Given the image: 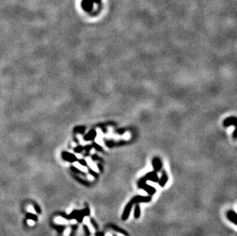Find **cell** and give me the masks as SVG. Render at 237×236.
Instances as JSON below:
<instances>
[{"label": "cell", "mask_w": 237, "mask_h": 236, "mask_svg": "<svg viewBox=\"0 0 237 236\" xmlns=\"http://www.w3.org/2000/svg\"><path fill=\"white\" fill-rule=\"evenodd\" d=\"M113 236H117V235H113Z\"/></svg>", "instance_id": "cell-21"}, {"label": "cell", "mask_w": 237, "mask_h": 236, "mask_svg": "<svg viewBox=\"0 0 237 236\" xmlns=\"http://www.w3.org/2000/svg\"><path fill=\"white\" fill-rule=\"evenodd\" d=\"M152 164H153V167H154V170H155V172H158V171H160V170L161 167H162V163H161V161H160V159H159V158L156 157V158H154V159H153Z\"/></svg>", "instance_id": "cell-5"}, {"label": "cell", "mask_w": 237, "mask_h": 236, "mask_svg": "<svg viewBox=\"0 0 237 236\" xmlns=\"http://www.w3.org/2000/svg\"><path fill=\"white\" fill-rule=\"evenodd\" d=\"M90 221H91V225L93 226V227L97 230V229H99V227H98V225H97V222H95V220H94V218H91V219H90Z\"/></svg>", "instance_id": "cell-13"}, {"label": "cell", "mask_w": 237, "mask_h": 236, "mask_svg": "<svg viewBox=\"0 0 237 236\" xmlns=\"http://www.w3.org/2000/svg\"><path fill=\"white\" fill-rule=\"evenodd\" d=\"M140 216V207L137 203L135 206V209H134V218H139Z\"/></svg>", "instance_id": "cell-9"}, {"label": "cell", "mask_w": 237, "mask_h": 236, "mask_svg": "<svg viewBox=\"0 0 237 236\" xmlns=\"http://www.w3.org/2000/svg\"><path fill=\"white\" fill-rule=\"evenodd\" d=\"M27 223H28V225H29V226H35V222L32 219H28Z\"/></svg>", "instance_id": "cell-16"}, {"label": "cell", "mask_w": 237, "mask_h": 236, "mask_svg": "<svg viewBox=\"0 0 237 236\" xmlns=\"http://www.w3.org/2000/svg\"><path fill=\"white\" fill-rule=\"evenodd\" d=\"M151 200V195H148V196L137 195V196L134 197L131 201L132 202L133 204H134V203H148V202H150Z\"/></svg>", "instance_id": "cell-2"}, {"label": "cell", "mask_w": 237, "mask_h": 236, "mask_svg": "<svg viewBox=\"0 0 237 236\" xmlns=\"http://www.w3.org/2000/svg\"><path fill=\"white\" fill-rule=\"evenodd\" d=\"M167 180H168V177H167V175L166 174L165 172H163L162 173V176H161L160 179H159V184L160 186H161V187H164V186L166 185V183H167Z\"/></svg>", "instance_id": "cell-7"}, {"label": "cell", "mask_w": 237, "mask_h": 236, "mask_svg": "<svg viewBox=\"0 0 237 236\" xmlns=\"http://www.w3.org/2000/svg\"><path fill=\"white\" fill-rule=\"evenodd\" d=\"M111 228H112V229H114V230H115L116 232H120V233L123 234V235H125V236H128V232H126L124 230H123V229H119V228H118V227H117V226H111Z\"/></svg>", "instance_id": "cell-11"}, {"label": "cell", "mask_w": 237, "mask_h": 236, "mask_svg": "<svg viewBox=\"0 0 237 236\" xmlns=\"http://www.w3.org/2000/svg\"><path fill=\"white\" fill-rule=\"evenodd\" d=\"M132 206H133L132 202L130 201V203H128V204L126 206V207H125L124 210V212H123V215H122V219H123L124 221L128 219V217H129L131 209H132Z\"/></svg>", "instance_id": "cell-3"}, {"label": "cell", "mask_w": 237, "mask_h": 236, "mask_svg": "<svg viewBox=\"0 0 237 236\" xmlns=\"http://www.w3.org/2000/svg\"><path fill=\"white\" fill-rule=\"evenodd\" d=\"M97 167H98V168L100 169L101 171H103V168H101V165H97Z\"/></svg>", "instance_id": "cell-20"}, {"label": "cell", "mask_w": 237, "mask_h": 236, "mask_svg": "<svg viewBox=\"0 0 237 236\" xmlns=\"http://www.w3.org/2000/svg\"><path fill=\"white\" fill-rule=\"evenodd\" d=\"M84 228H85V231H86V232H87V235H88V236H90V235H91V231H90L89 228L88 227V226H86V225H85V226H84Z\"/></svg>", "instance_id": "cell-14"}, {"label": "cell", "mask_w": 237, "mask_h": 236, "mask_svg": "<svg viewBox=\"0 0 237 236\" xmlns=\"http://www.w3.org/2000/svg\"><path fill=\"white\" fill-rule=\"evenodd\" d=\"M236 117H230L228 118L227 120H226L224 121V125L225 126H229L230 124H236Z\"/></svg>", "instance_id": "cell-8"}, {"label": "cell", "mask_w": 237, "mask_h": 236, "mask_svg": "<svg viewBox=\"0 0 237 236\" xmlns=\"http://www.w3.org/2000/svg\"><path fill=\"white\" fill-rule=\"evenodd\" d=\"M227 218L230 222L234 223L235 225H237V215L234 211H229L227 212Z\"/></svg>", "instance_id": "cell-6"}, {"label": "cell", "mask_w": 237, "mask_h": 236, "mask_svg": "<svg viewBox=\"0 0 237 236\" xmlns=\"http://www.w3.org/2000/svg\"><path fill=\"white\" fill-rule=\"evenodd\" d=\"M95 236H105V233L102 232H97L95 233Z\"/></svg>", "instance_id": "cell-18"}, {"label": "cell", "mask_w": 237, "mask_h": 236, "mask_svg": "<svg viewBox=\"0 0 237 236\" xmlns=\"http://www.w3.org/2000/svg\"><path fill=\"white\" fill-rule=\"evenodd\" d=\"M140 189H143L144 190L146 191V192H148V193L150 195H154V194L156 192L155 188L153 187V186H149V185H148L147 183H144V184L142 185L141 187H140Z\"/></svg>", "instance_id": "cell-4"}, {"label": "cell", "mask_w": 237, "mask_h": 236, "mask_svg": "<svg viewBox=\"0 0 237 236\" xmlns=\"http://www.w3.org/2000/svg\"><path fill=\"white\" fill-rule=\"evenodd\" d=\"M80 163L81 164V165H83V166H86L87 165L86 161L83 160V159H80Z\"/></svg>", "instance_id": "cell-19"}, {"label": "cell", "mask_w": 237, "mask_h": 236, "mask_svg": "<svg viewBox=\"0 0 237 236\" xmlns=\"http://www.w3.org/2000/svg\"><path fill=\"white\" fill-rule=\"evenodd\" d=\"M148 180H149V181L154 182V183H157V182L159 181V178H158L157 173H156L155 171L150 172V173H148L146 176H144L142 179H140L139 180L138 183H137V186H138V188L141 187L142 185L146 183V182L148 181Z\"/></svg>", "instance_id": "cell-1"}, {"label": "cell", "mask_w": 237, "mask_h": 236, "mask_svg": "<svg viewBox=\"0 0 237 236\" xmlns=\"http://www.w3.org/2000/svg\"><path fill=\"white\" fill-rule=\"evenodd\" d=\"M55 222L56 224H65V223H67V220L65 218H64L63 217H56L55 218Z\"/></svg>", "instance_id": "cell-10"}, {"label": "cell", "mask_w": 237, "mask_h": 236, "mask_svg": "<svg viewBox=\"0 0 237 236\" xmlns=\"http://www.w3.org/2000/svg\"><path fill=\"white\" fill-rule=\"evenodd\" d=\"M89 173H90V174L92 175V176H94V177H96V178H97V177H98V175H97V173H96L95 172L93 171V170H91V169H90V170H89Z\"/></svg>", "instance_id": "cell-15"}, {"label": "cell", "mask_w": 237, "mask_h": 236, "mask_svg": "<svg viewBox=\"0 0 237 236\" xmlns=\"http://www.w3.org/2000/svg\"><path fill=\"white\" fill-rule=\"evenodd\" d=\"M94 147H95V149L97 150H98V151H102V149L101 147H100V146H98L97 144H94Z\"/></svg>", "instance_id": "cell-17"}, {"label": "cell", "mask_w": 237, "mask_h": 236, "mask_svg": "<svg viewBox=\"0 0 237 236\" xmlns=\"http://www.w3.org/2000/svg\"><path fill=\"white\" fill-rule=\"evenodd\" d=\"M27 212H30V213H32V214H36V212H35V209H34V207L32 206H27Z\"/></svg>", "instance_id": "cell-12"}]
</instances>
